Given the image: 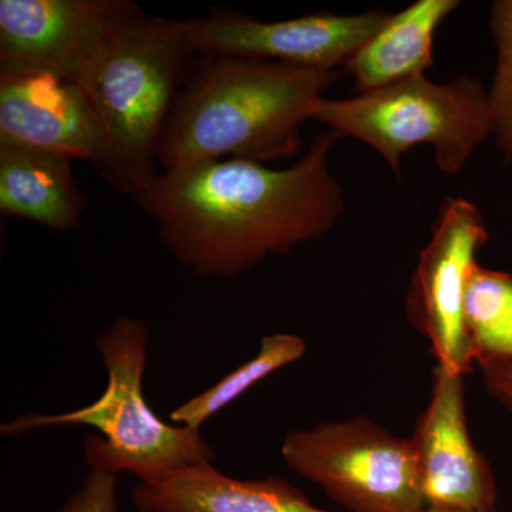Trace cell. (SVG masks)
I'll list each match as a JSON object with an SVG mask.
<instances>
[{"label": "cell", "mask_w": 512, "mask_h": 512, "mask_svg": "<svg viewBox=\"0 0 512 512\" xmlns=\"http://www.w3.org/2000/svg\"><path fill=\"white\" fill-rule=\"evenodd\" d=\"M464 319L476 365L512 363V274L477 264L467 282Z\"/></svg>", "instance_id": "cell-15"}, {"label": "cell", "mask_w": 512, "mask_h": 512, "mask_svg": "<svg viewBox=\"0 0 512 512\" xmlns=\"http://www.w3.org/2000/svg\"><path fill=\"white\" fill-rule=\"evenodd\" d=\"M478 367L487 393L512 416V363L484 362Z\"/></svg>", "instance_id": "cell-19"}, {"label": "cell", "mask_w": 512, "mask_h": 512, "mask_svg": "<svg viewBox=\"0 0 512 512\" xmlns=\"http://www.w3.org/2000/svg\"><path fill=\"white\" fill-rule=\"evenodd\" d=\"M194 55L181 20L136 5L80 84L106 140L101 177L123 194L136 197L157 177L158 148Z\"/></svg>", "instance_id": "cell-3"}, {"label": "cell", "mask_w": 512, "mask_h": 512, "mask_svg": "<svg viewBox=\"0 0 512 512\" xmlns=\"http://www.w3.org/2000/svg\"><path fill=\"white\" fill-rule=\"evenodd\" d=\"M72 160L59 154L0 141V212L53 231L79 225L84 197Z\"/></svg>", "instance_id": "cell-13"}, {"label": "cell", "mask_w": 512, "mask_h": 512, "mask_svg": "<svg viewBox=\"0 0 512 512\" xmlns=\"http://www.w3.org/2000/svg\"><path fill=\"white\" fill-rule=\"evenodd\" d=\"M147 326L119 316L96 338L109 382L96 402L74 412L26 414L3 423L0 433L19 437L57 426H90L101 436L84 441V458L92 471L134 474L140 483H156L194 464L214 460V448L200 431L171 426L150 409L143 393L147 365Z\"/></svg>", "instance_id": "cell-4"}, {"label": "cell", "mask_w": 512, "mask_h": 512, "mask_svg": "<svg viewBox=\"0 0 512 512\" xmlns=\"http://www.w3.org/2000/svg\"><path fill=\"white\" fill-rule=\"evenodd\" d=\"M336 72L271 60H192L158 148L164 171L208 161L269 163L302 150V127Z\"/></svg>", "instance_id": "cell-2"}, {"label": "cell", "mask_w": 512, "mask_h": 512, "mask_svg": "<svg viewBox=\"0 0 512 512\" xmlns=\"http://www.w3.org/2000/svg\"><path fill=\"white\" fill-rule=\"evenodd\" d=\"M282 457L348 512L426 510L412 440L366 417L293 430Z\"/></svg>", "instance_id": "cell-6"}, {"label": "cell", "mask_w": 512, "mask_h": 512, "mask_svg": "<svg viewBox=\"0 0 512 512\" xmlns=\"http://www.w3.org/2000/svg\"><path fill=\"white\" fill-rule=\"evenodd\" d=\"M138 512H333L311 503L299 488L279 477L238 480L212 463L185 467L131 493Z\"/></svg>", "instance_id": "cell-12"}, {"label": "cell", "mask_w": 512, "mask_h": 512, "mask_svg": "<svg viewBox=\"0 0 512 512\" xmlns=\"http://www.w3.org/2000/svg\"><path fill=\"white\" fill-rule=\"evenodd\" d=\"M389 15H311L282 22H259L238 15L181 20L194 53L208 57L271 60L335 72L349 62Z\"/></svg>", "instance_id": "cell-8"}, {"label": "cell", "mask_w": 512, "mask_h": 512, "mask_svg": "<svg viewBox=\"0 0 512 512\" xmlns=\"http://www.w3.org/2000/svg\"><path fill=\"white\" fill-rule=\"evenodd\" d=\"M338 138L319 134L285 170L227 158L164 171L134 200L181 265L231 278L335 227L345 210L329 164Z\"/></svg>", "instance_id": "cell-1"}, {"label": "cell", "mask_w": 512, "mask_h": 512, "mask_svg": "<svg viewBox=\"0 0 512 512\" xmlns=\"http://www.w3.org/2000/svg\"><path fill=\"white\" fill-rule=\"evenodd\" d=\"M59 512H119L116 476L92 471Z\"/></svg>", "instance_id": "cell-18"}, {"label": "cell", "mask_w": 512, "mask_h": 512, "mask_svg": "<svg viewBox=\"0 0 512 512\" xmlns=\"http://www.w3.org/2000/svg\"><path fill=\"white\" fill-rule=\"evenodd\" d=\"M424 512H458L453 510H444V508H436V507H426Z\"/></svg>", "instance_id": "cell-20"}, {"label": "cell", "mask_w": 512, "mask_h": 512, "mask_svg": "<svg viewBox=\"0 0 512 512\" xmlns=\"http://www.w3.org/2000/svg\"><path fill=\"white\" fill-rule=\"evenodd\" d=\"M488 231L476 205L448 201L421 251L406 298L414 328L430 342L437 366L456 375L473 372L476 359L464 319L467 282Z\"/></svg>", "instance_id": "cell-7"}, {"label": "cell", "mask_w": 512, "mask_h": 512, "mask_svg": "<svg viewBox=\"0 0 512 512\" xmlns=\"http://www.w3.org/2000/svg\"><path fill=\"white\" fill-rule=\"evenodd\" d=\"M305 353V340L299 336L291 333L265 336L259 345L258 355L222 377L220 382L215 383L210 389L174 409L170 416L171 421L178 426L200 431L202 424L214 414L221 412L276 370L298 362Z\"/></svg>", "instance_id": "cell-16"}, {"label": "cell", "mask_w": 512, "mask_h": 512, "mask_svg": "<svg viewBox=\"0 0 512 512\" xmlns=\"http://www.w3.org/2000/svg\"><path fill=\"white\" fill-rule=\"evenodd\" d=\"M464 377L436 366L430 402L416 421L412 444L427 507L495 512L497 483L468 433Z\"/></svg>", "instance_id": "cell-10"}, {"label": "cell", "mask_w": 512, "mask_h": 512, "mask_svg": "<svg viewBox=\"0 0 512 512\" xmlns=\"http://www.w3.org/2000/svg\"><path fill=\"white\" fill-rule=\"evenodd\" d=\"M458 6L457 0H419L389 16L345 64L357 92H373L424 76L433 64L434 33Z\"/></svg>", "instance_id": "cell-14"}, {"label": "cell", "mask_w": 512, "mask_h": 512, "mask_svg": "<svg viewBox=\"0 0 512 512\" xmlns=\"http://www.w3.org/2000/svg\"><path fill=\"white\" fill-rule=\"evenodd\" d=\"M497 62L488 103L493 114L494 137L504 163L512 161V0L493 3L490 16Z\"/></svg>", "instance_id": "cell-17"}, {"label": "cell", "mask_w": 512, "mask_h": 512, "mask_svg": "<svg viewBox=\"0 0 512 512\" xmlns=\"http://www.w3.org/2000/svg\"><path fill=\"white\" fill-rule=\"evenodd\" d=\"M134 8L130 0H2L0 67L52 73L80 86Z\"/></svg>", "instance_id": "cell-9"}, {"label": "cell", "mask_w": 512, "mask_h": 512, "mask_svg": "<svg viewBox=\"0 0 512 512\" xmlns=\"http://www.w3.org/2000/svg\"><path fill=\"white\" fill-rule=\"evenodd\" d=\"M0 141L87 160L103 174V127L82 87L56 74L0 67Z\"/></svg>", "instance_id": "cell-11"}, {"label": "cell", "mask_w": 512, "mask_h": 512, "mask_svg": "<svg viewBox=\"0 0 512 512\" xmlns=\"http://www.w3.org/2000/svg\"><path fill=\"white\" fill-rule=\"evenodd\" d=\"M311 120L375 148L397 177L403 154L420 144L434 147L443 173L456 174L494 133L488 94L468 76L447 83L420 76L350 99L320 97Z\"/></svg>", "instance_id": "cell-5"}]
</instances>
